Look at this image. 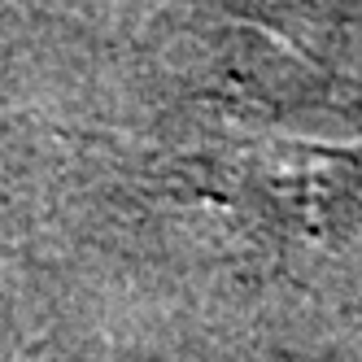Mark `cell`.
I'll return each instance as SVG.
<instances>
[{
    "instance_id": "6da1fadb",
    "label": "cell",
    "mask_w": 362,
    "mask_h": 362,
    "mask_svg": "<svg viewBox=\"0 0 362 362\" xmlns=\"http://www.w3.org/2000/svg\"><path fill=\"white\" fill-rule=\"evenodd\" d=\"M240 5L262 31L288 40V44L315 40L323 22L336 18V0H240Z\"/></svg>"
}]
</instances>
